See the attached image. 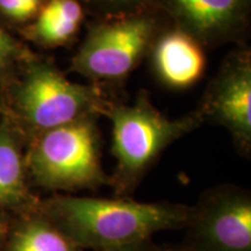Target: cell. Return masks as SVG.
<instances>
[{
    "mask_svg": "<svg viewBox=\"0 0 251 251\" xmlns=\"http://www.w3.org/2000/svg\"><path fill=\"white\" fill-rule=\"evenodd\" d=\"M41 212L81 249L105 251L152 238L161 231L184 229L191 206L68 194L47 200Z\"/></svg>",
    "mask_w": 251,
    "mask_h": 251,
    "instance_id": "6da1fadb",
    "label": "cell"
},
{
    "mask_svg": "<svg viewBox=\"0 0 251 251\" xmlns=\"http://www.w3.org/2000/svg\"><path fill=\"white\" fill-rule=\"evenodd\" d=\"M112 122V153L117 165L109 186L117 197H129L142 183L163 151L201 126L196 111L169 119L141 94L129 105L113 103L106 112Z\"/></svg>",
    "mask_w": 251,
    "mask_h": 251,
    "instance_id": "7a4b0ae2",
    "label": "cell"
},
{
    "mask_svg": "<svg viewBox=\"0 0 251 251\" xmlns=\"http://www.w3.org/2000/svg\"><path fill=\"white\" fill-rule=\"evenodd\" d=\"M97 120L84 118L36 135L26 165L40 186L68 193L109 186Z\"/></svg>",
    "mask_w": 251,
    "mask_h": 251,
    "instance_id": "3957f363",
    "label": "cell"
},
{
    "mask_svg": "<svg viewBox=\"0 0 251 251\" xmlns=\"http://www.w3.org/2000/svg\"><path fill=\"white\" fill-rule=\"evenodd\" d=\"M20 118L36 131H43L84 118L106 115L112 105L97 85L70 81L46 63H33L14 91Z\"/></svg>",
    "mask_w": 251,
    "mask_h": 251,
    "instance_id": "277c9868",
    "label": "cell"
},
{
    "mask_svg": "<svg viewBox=\"0 0 251 251\" xmlns=\"http://www.w3.org/2000/svg\"><path fill=\"white\" fill-rule=\"evenodd\" d=\"M156 31V18L144 11L96 25L71 59V70L94 81L122 79L151 48Z\"/></svg>",
    "mask_w": 251,
    "mask_h": 251,
    "instance_id": "5b68a950",
    "label": "cell"
},
{
    "mask_svg": "<svg viewBox=\"0 0 251 251\" xmlns=\"http://www.w3.org/2000/svg\"><path fill=\"white\" fill-rule=\"evenodd\" d=\"M183 251H251V193L235 184L207 188L191 206Z\"/></svg>",
    "mask_w": 251,
    "mask_h": 251,
    "instance_id": "8992f818",
    "label": "cell"
},
{
    "mask_svg": "<svg viewBox=\"0 0 251 251\" xmlns=\"http://www.w3.org/2000/svg\"><path fill=\"white\" fill-rule=\"evenodd\" d=\"M202 122L222 126L238 152L251 151V59L250 52L238 51L224 63L197 108Z\"/></svg>",
    "mask_w": 251,
    "mask_h": 251,
    "instance_id": "52a82bcc",
    "label": "cell"
},
{
    "mask_svg": "<svg viewBox=\"0 0 251 251\" xmlns=\"http://www.w3.org/2000/svg\"><path fill=\"white\" fill-rule=\"evenodd\" d=\"M177 28L201 46L227 42L247 27L250 0H155Z\"/></svg>",
    "mask_w": 251,
    "mask_h": 251,
    "instance_id": "ba28073f",
    "label": "cell"
},
{
    "mask_svg": "<svg viewBox=\"0 0 251 251\" xmlns=\"http://www.w3.org/2000/svg\"><path fill=\"white\" fill-rule=\"evenodd\" d=\"M151 48L153 71L170 89H187L202 77L206 67L202 46L184 30L165 31Z\"/></svg>",
    "mask_w": 251,
    "mask_h": 251,
    "instance_id": "9c48e42d",
    "label": "cell"
},
{
    "mask_svg": "<svg viewBox=\"0 0 251 251\" xmlns=\"http://www.w3.org/2000/svg\"><path fill=\"white\" fill-rule=\"evenodd\" d=\"M30 27V36L49 47L62 46L77 34L84 19L79 0H47Z\"/></svg>",
    "mask_w": 251,
    "mask_h": 251,
    "instance_id": "30bf717a",
    "label": "cell"
},
{
    "mask_svg": "<svg viewBox=\"0 0 251 251\" xmlns=\"http://www.w3.org/2000/svg\"><path fill=\"white\" fill-rule=\"evenodd\" d=\"M25 163L7 124L0 126V208L23 206L29 199Z\"/></svg>",
    "mask_w": 251,
    "mask_h": 251,
    "instance_id": "8fae6325",
    "label": "cell"
},
{
    "mask_svg": "<svg viewBox=\"0 0 251 251\" xmlns=\"http://www.w3.org/2000/svg\"><path fill=\"white\" fill-rule=\"evenodd\" d=\"M40 214L20 222L6 251H86L65 236L42 212Z\"/></svg>",
    "mask_w": 251,
    "mask_h": 251,
    "instance_id": "7c38bea8",
    "label": "cell"
},
{
    "mask_svg": "<svg viewBox=\"0 0 251 251\" xmlns=\"http://www.w3.org/2000/svg\"><path fill=\"white\" fill-rule=\"evenodd\" d=\"M47 0H0V12L13 21L30 20L36 18Z\"/></svg>",
    "mask_w": 251,
    "mask_h": 251,
    "instance_id": "4fadbf2b",
    "label": "cell"
},
{
    "mask_svg": "<svg viewBox=\"0 0 251 251\" xmlns=\"http://www.w3.org/2000/svg\"><path fill=\"white\" fill-rule=\"evenodd\" d=\"M93 8L112 17L133 14L143 11L149 0H87Z\"/></svg>",
    "mask_w": 251,
    "mask_h": 251,
    "instance_id": "5bb4252c",
    "label": "cell"
},
{
    "mask_svg": "<svg viewBox=\"0 0 251 251\" xmlns=\"http://www.w3.org/2000/svg\"><path fill=\"white\" fill-rule=\"evenodd\" d=\"M23 55V50L17 41L12 39L0 28V70L7 68L15 59Z\"/></svg>",
    "mask_w": 251,
    "mask_h": 251,
    "instance_id": "9a60e30c",
    "label": "cell"
},
{
    "mask_svg": "<svg viewBox=\"0 0 251 251\" xmlns=\"http://www.w3.org/2000/svg\"><path fill=\"white\" fill-rule=\"evenodd\" d=\"M105 251H165V248L157 246L152 241V238H148V240L127 244V246L113 248V249H108Z\"/></svg>",
    "mask_w": 251,
    "mask_h": 251,
    "instance_id": "2e32d148",
    "label": "cell"
},
{
    "mask_svg": "<svg viewBox=\"0 0 251 251\" xmlns=\"http://www.w3.org/2000/svg\"><path fill=\"white\" fill-rule=\"evenodd\" d=\"M6 233H7V225H6L5 222L0 221V243H1L2 238H4Z\"/></svg>",
    "mask_w": 251,
    "mask_h": 251,
    "instance_id": "e0dca14e",
    "label": "cell"
},
{
    "mask_svg": "<svg viewBox=\"0 0 251 251\" xmlns=\"http://www.w3.org/2000/svg\"><path fill=\"white\" fill-rule=\"evenodd\" d=\"M165 251H183V250L178 249L177 247H175V248H165Z\"/></svg>",
    "mask_w": 251,
    "mask_h": 251,
    "instance_id": "ac0fdd59",
    "label": "cell"
}]
</instances>
